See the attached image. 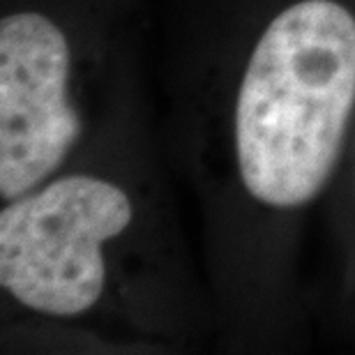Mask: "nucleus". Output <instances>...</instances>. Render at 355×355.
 Instances as JSON below:
<instances>
[{"mask_svg": "<svg viewBox=\"0 0 355 355\" xmlns=\"http://www.w3.org/2000/svg\"><path fill=\"white\" fill-rule=\"evenodd\" d=\"M130 194L106 178L72 173L5 201L0 212V284L21 307L72 318L99 302L104 247L130 229Z\"/></svg>", "mask_w": 355, "mask_h": 355, "instance_id": "obj_2", "label": "nucleus"}, {"mask_svg": "<svg viewBox=\"0 0 355 355\" xmlns=\"http://www.w3.org/2000/svg\"><path fill=\"white\" fill-rule=\"evenodd\" d=\"M72 53L62 28L42 12L0 21V196L44 184L81 137L69 99Z\"/></svg>", "mask_w": 355, "mask_h": 355, "instance_id": "obj_3", "label": "nucleus"}, {"mask_svg": "<svg viewBox=\"0 0 355 355\" xmlns=\"http://www.w3.org/2000/svg\"><path fill=\"white\" fill-rule=\"evenodd\" d=\"M355 111V14L297 0L266 26L233 111L238 173L254 201L297 210L321 194Z\"/></svg>", "mask_w": 355, "mask_h": 355, "instance_id": "obj_1", "label": "nucleus"}]
</instances>
